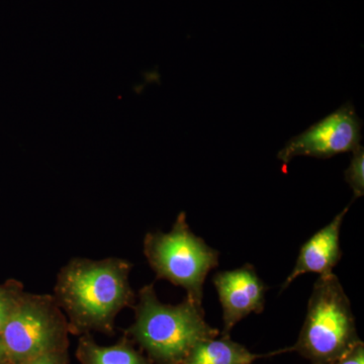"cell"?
<instances>
[{"instance_id": "cell-7", "label": "cell", "mask_w": 364, "mask_h": 364, "mask_svg": "<svg viewBox=\"0 0 364 364\" xmlns=\"http://www.w3.org/2000/svg\"><path fill=\"white\" fill-rule=\"evenodd\" d=\"M213 282L222 306L221 336L230 337V333L241 320L250 314H261L264 311L268 287L252 265L245 264L237 269L217 272Z\"/></svg>"}, {"instance_id": "cell-6", "label": "cell", "mask_w": 364, "mask_h": 364, "mask_svg": "<svg viewBox=\"0 0 364 364\" xmlns=\"http://www.w3.org/2000/svg\"><path fill=\"white\" fill-rule=\"evenodd\" d=\"M363 122L349 102L324 117L299 135L287 141L277 158L287 164L296 156L328 159L335 155L352 152L360 145Z\"/></svg>"}, {"instance_id": "cell-15", "label": "cell", "mask_w": 364, "mask_h": 364, "mask_svg": "<svg viewBox=\"0 0 364 364\" xmlns=\"http://www.w3.org/2000/svg\"><path fill=\"white\" fill-rule=\"evenodd\" d=\"M0 364H11L9 354H7L6 345L4 343L1 336H0Z\"/></svg>"}, {"instance_id": "cell-8", "label": "cell", "mask_w": 364, "mask_h": 364, "mask_svg": "<svg viewBox=\"0 0 364 364\" xmlns=\"http://www.w3.org/2000/svg\"><path fill=\"white\" fill-rule=\"evenodd\" d=\"M349 205L339 213L327 226L313 235L299 249L298 259L293 272L282 284V291L287 289L294 280L306 273L328 275L338 264L342 252L340 248V230Z\"/></svg>"}, {"instance_id": "cell-10", "label": "cell", "mask_w": 364, "mask_h": 364, "mask_svg": "<svg viewBox=\"0 0 364 364\" xmlns=\"http://www.w3.org/2000/svg\"><path fill=\"white\" fill-rule=\"evenodd\" d=\"M76 356L81 364H154L126 335L112 346H100L90 334L81 335Z\"/></svg>"}, {"instance_id": "cell-12", "label": "cell", "mask_w": 364, "mask_h": 364, "mask_svg": "<svg viewBox=\"0 0 364 364\" xmlns=\"http://www.w3.org/2000/svg\"><path fill=\"white\" fill-rule=\"evenodd\" d=\"M25 294L18 282L0 286V333Z\"/></svg>"}, {"instance_id": "cell-13", "label": "cell", "mask_w": 364, "mask_h": 364, "mask_svg": "<svg viewBox=\"0 0 364 364\" xmlns=\"http://www.w3.org/2000/svg\"><path fill=\"white\" fill-rule=\"evenodd\" d=\"M68 350L50 352L23 364H68Z\"/></svg>"}, {"instance_id": "cell-9", "label": "cell", "mask_w": 364, "mask_h": 364, "mask_svg": "<svg viewBox=\"0 0 364 364\" xmlns=\"http://www.w3.org/2000/svg\"><path fill=\"white\" fill-rule=\"evenodd\" d=\"M287 348L267 354L252 353L230 337L221 336L196 344L182 364H252L257 359L286 353Z\"/></svg>"}, {"instance_id": "cell-5", "label": "cell", "mask_w": 364, "mask_h": 364, "mask_svg": "<svg viewBox=\"0 0 364 364\" xmlns=\"http://www.w3.org/2000/svg\"><path fill=\"white\" fill-rule=\"evenodd\" d=\"M68 322L51 294H23L0 333L11 364L68 350Z\"/></svg>"}, {"instance_id": "cell-14", "label": "cell", "mask_w": 364, "mask_h": 364, "mask_svg": "<svg viewBox=\"0 0 364 364\" xmlns=\"http://www.w3.org/2000/svg\"><path fill=\"white\" fill-rule=\"evenodd\" d=\"M331 364H364L363 342L356 345L346 355Z\"/></svg>"}, {"instance_id": "cell-11", "label": "cell", "mask_w": 364, "mask_h": 364, "mask_svg": "<svg viewBox=\"0 0 364 364\" xmlns=\"http://www.w3.org/2000/svg\"><path fill=\"white\" fill-rule=\"evenodd\" d=\"M352 152L350 165L345 170L344 179L353 191V203L364 195V148L359 145Z\"/></svg>"}, {"instance_id": "cell-2", "label": "cell", "mask_w": 364, "mask_h": 364, "mask_svg": "<svg viewBox=\"0 0 364 364\" xmlns=\"http://www.w3.org/2000/svg\"><path fill=\"white\" fill-rule=\"evenodd\" d=\"M133 309L135 321L124 335L154 364H182L196 344L220 335L205 321L202 305L188 296L178 305L163 304L154 284L139 291Z\"/></svg>"}, {"instance_id": "cell-4", "label": "cell", "mask_w": 364, "mask_h": 364, "mask_svg": "<svg viewBox=\"0 0 364 364\" xmlns=\"http://www.w3.org/2000/svg\"><path fill=\"white\" fill-rule=\"evenodd\" d=\"M143 249L158 279L183 287L188 298L202 305L203 284L219 265V252L191 231L186 213L177 215L168 233L146 235Z\"/></svg>"}, {"instance_id": "cell-3", "label": "cell", "mask_w": 364, "mask_h": 364, "mask_svg": "<svg viewBox=\"0 0 364 364\" xmlns=\"http://www.w3.org/2000/svg\"><path fill=\"white\" fill-rule=\"evenodd\" d=\"M360 342L350 301L338 277L334 273L321 275L314 284L298 341L289 352H298L312 364H331Z\"/></svg>"}, {"instance_id": "cell-1", "label": "cell", "mask_w": 364, "mask_h": 364, "mask_svg": "<svg viewBox=\"0 0 364 364\" xmlns=\"http://www.w3.org/2000/svg\"><path fill=\"white\" fill-rule=\"evenodd\" d=\"M132 264L122 258H73L57 275L54 298L73 335H114L117 316L136 303L129 280Z\"/></svg>"}]
</instances>
